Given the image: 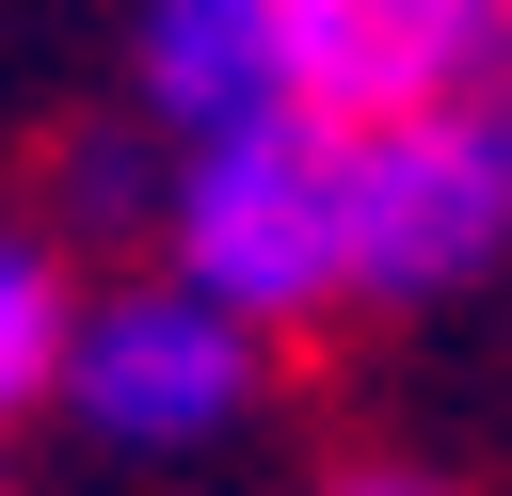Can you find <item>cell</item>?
Listing matches in <instances>:
<instances>
[{
	"instance_id": "6",
	"label": "cell",
	"mask_w": 512,
	"mask_h": 496,
	"mask_svg": "<svg viewBox=\"0 0 512 496\" xmlns=\"http://www.w3.org/2000/svg\"><path fill=\"white\" fill-rule=\"evenodd\" d=\"M64 304H80V288H64V256L0 224V432H16V416H48V368H64Z\"/></svg>"
},
{
	"instance_id": "2",
	"label": "cell",
	"mask_w": 512,
	"mask_h": 496,
	"mask_svg": "<svg viewBox=\"0 0 512 496\" xmlns=\"http://www.w3.org/2000/svg\"><path fill=\"white\" fill-rule=\"evenodd\" d=\"M320 176H336V304H448L512 256V176L480 144V96L320 128Z\"/></svg>"
},
{
	"instance_id": "4",
	"label": "cell",
	"mask_w": 512,
	"mask_h": 496,
	"mask_svg": "<svg viewBox=\"0 0 512 496\" xmlns=\"http://www.w3.org/2000/svg\"><path fill=\"white\" fill-rule=\"evenodd\" d=\"M288 32V112L304 128H368V112H464L512 64L496 0H272Z\"/></svg>"
},
{
	"instance_id": "3",
	"label": "cell",
	"mask_w": 512,
	"mask_h": 496,
	"mask_svg": "<svg viewBox=\"0 0 512 496\" xmlns=\"http://www.w3.org/2000/svg\"><path fill=\"white\" fill-rule=\"evenodd\" d=\"M160 256L208 304H240V320H320L336 304V176H320V128L304 112L192 128V160L160 176Z\"/></svg>"
},
{
	"instance_id": "1",
	"label": "cell",
	"mask_w": 512,
	"mask_h": 496,
	"mask_svg": "<svg viewBox=\"0 0 512 496\" xmlns=\"http://www.w3.org/2000/svg\"><path fill=\"white\" fill-rule=\"evenodd\" d=\"M256 384H272V320L208 304L192 272L64 304V368H48V400L128 464H192V448L256 432Z\"/></svg>"
},
{
	"instance_id": "7",
	"label": "cell",
	"mask_w": 512,
	"mask_h": 496,
	"mask_svg": "<svg viewBox=\"0 0 512 496\" xmlns=\"http://www.w3.org/2000/svg\"><path fill=\"white\" fill-rule=\"evenodd\" d=\"M480 144H496V176H512V96H496V80H480Z\"/></svg>"
},
{
	"instance_id": "8",
	"label": "cell",
	"mask_w": 512,
	"mask_h": 496,
	"mask_svg": "<svg viewBox=\"0 0 512 496\" xmlns=\"http://www.w3.org/2000/svg\"><path fill=\"white\" fill-rule=\"evenodd\" d=\"M496 16H512V0H496Z\"/></svg>"
},
{
	"instance_id": "5",
	"label": "cell",
	"mask_w": 512,
	"mask_h": 496,
	"mask_svg": "<svg viewBox=\"0 0 512 496\" xmlns=\"http://www.w3.org/2000/svg\"><path fill=\"white\" fill-rule=\"evenodd\" d=\"M128 80H144V112L176 144L192 128H256V112H288V32H272V0H144Z\"/></svg>"
}]
</instances>
